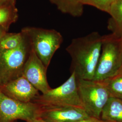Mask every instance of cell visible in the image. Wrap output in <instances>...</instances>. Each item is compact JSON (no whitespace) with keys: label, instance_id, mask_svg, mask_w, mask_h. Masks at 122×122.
Here are the masks:
<instances>
[{"label":"cell","instance_id":"1","mask_svg":"<svg viewBox=\"0 0 122 122\" xmlns=\"http://www.w3.org/2000/svg\"><path fill=\"white\" fill-rule=\"evenodd\" d=\"M103 36L97 32L72 39L66 51L71 58V73L77 79L92 80L100 56Z\"/></svg>","mask_w":122,"mask_h":122},{"label":"cell","instance_id":"2","mask_svg":"<svg viewBox=\"0 0 122 122\" xmlns=\"http://www.w3.org/2000/svg\"><path fill=\"white\" fill-rule=\"evenodd\" d=\"M21 32L25 36L36 55L48 69L55 52L63 42L61 33L55 30L25 27Z\"/></svg>","mask_w":122,"mask_h":122},{"label":"cell","instance_id":"3","mask_svg":"<svg viewBox=\"0 0 122 122\" xmlns=\"http://www.w3.org/2000/svg\"><path fill=\"white\" fill-rule=\"evenodd\" d=\"M122 60V37L113 33L103 36L100 56L92 80L103 81L118 74Z\"/></svg>","mask_w":122,"mask_h":122},{"label":"cell","instance_id":"4","mask_svg":"<svg viewBox=\"0 0 122 122\" xmlns=\"http://www.w3.org/2000/svg\"><path fill=\"white\" fill-rule=\"evenodd\" d=\"M32 102L40 107L70 106L83 109L74 72L71 73L70 77L60 86L39 94Z\"/></svg>","mask_w":122,"mask_h":122},{"label":"cell","instance_id":"5","mask_svg":"<svg viewBox=\"0 0 122 122\" xmlns=\"http://www.w3.org/2000/svg\"><path fill=\"white\" fill-rule=\"evenodd\" d=\"M79 95L83 109L90 117L100 119L102 111L110 97L101 81L76 78Z\"/></svg>","mask_w":122,"mask_h":122},{"label":"cell","instance_id":"6","mask_svg":"<svg viewBox=\"0 0 122 122\" xmlns=\"http://www.w3.org/2000/svg\"><path fill=\"white\" fill-rule=\"evenodd\" d=\"M30 50L29 43L24 35L22 42L16 48L0 51V86L22 76Z\"/></svg>","mask_w":122,"mask_h":122},{"label":"cell","instance_id":"7","mask_svg":"<svg viewBox=\"0 0 122 122\" xmlns=\"http://www.w3.org/2000/svg\"><path fill=\"white\" fill-rule=\"evenodd\" d=\"M40 106L32 102L24 103L5 95L0 90V122L18 119L28 121L39 118Z\"/></svg>","mask_w":122,"mask_h":122},{"label":"cell","instance_id":"8","mask_svg":"<svg viewBox=\"0 0 122 122\" xmlns=\"http://www.w3.org/2000/svg\"><path fill=\"white\" fill-rule=\"evenodd\" d=\"M47 70L42 61L31 49L22 75L42 94L47 93L51 89L47 81Z\"/></svg>","mask_w":122,"mask_h":122},{"label":"cell","instance_id":"9","mask_svg":"<svg viewBox=\"0 0 122 122\" xmlns=\"http://www.w3.org/2000/svg\"><path fill=\"white\" fill-rule=\"evenodd\" d=\"M82 108L70 107H40L39 118L49 122H74L89 118Z\"/></svg>","mask_w":122,"mask_h":122},{"label":"cell","instance_id":"10","mask_svg":"<svg viewBox=\"0 0 122 122\" xmlns=\"http://www.w3.org/2000/svg\"><path fill=\"white\" fill-rule=\"evenodd\" d=\"M0 90L6 96L24 103L32 102L39 95V91L23 75L0 86Z\"/></svg>","mask_w":122,"mask_h":122},{"label":"cell","instance_id":"11","mask_svg":"<svg viewBox=\"0 0 122 122\" xmlns=\"http://www.w3.org/2000/svg\"><path fill=\"white\" fill-rule=\"evenodd\" d=\"M100 119L108 122H122V99L110 96L102 111Z\"/></svg>","mask_w":122,"mask_h":122},{"label":"cell","instance_id":"12","mask_svg":"<svg viewBox=\"0 0 122 122\" xmlns=\"http://www.w3.org/2000/svg\"><path fill=\"white\" fill-rule=\"evenodd\" d=\"M56 6L61 12L73 17H80L83 15L84 0H49Z\"/></svg>","mask_w":122,"mask_h":122},{"label":"cell","instance_id":"13","mask_svg":"<svg viewBox=\"0 0 122 122\" xmlns=\"http://www.w3.org/2000/svg\"><path fill=\"white\" fill-rule=\"evenodd\" d=\"M108 13L111 16L109 29L115 35L122 37V0H117L114 2Z\"/></svg>","mask_w":122,"mask_h":122},{"label":"cell","instance_id":"14","mask_svg":"<svg viewBox=\"0 0 122 122\" xmlns=\"http://www.w3.org/2000/svg\"><path fill=\"white\" fill-rule=\"evenodd\" d=\"M109 92L110 96L122 99V73L101 81Z\"/></svg>","mask_w":122,"mask_h":122},{"label":"cell","instance_id":"15","mask_svg":"<svg viewBox=\"0 0 122 122\" xmlns=\"http://www.w3.org/2000/svg\"><path fill=\"white\" fill-rule=\"evenodd\" d=\"M24 35L21 32L15 33H6L0 41V51L16 48L22 42Z\"/></svg>","mask_w":122,"mask_h":122},{"label":"cell","instance_id":"16","mask_svg":"<svg viewBox=\"0 0 122 122\" xmlns=\"http://www.w3.org/2000/svg\"><path fill=\"white\" fill-rule=\"evenodd\" d=\"M18 18V10L15 5L0 6V26L9 28L11 24L16 22Z\"/></svg>","mask_w":122,"mask_h":122},{"label":"cell","instance_id":"17","mask_svg":"<svg viewBox=\"0 0 122 122\" xmlns=\"http://www.w3.org/2000/svg\"><path fill=\"white\" fill-rule=\"evenodd\" d=\"M117 0H84V5H89L94 6L101 11L108 13L109 9Z\"/></svg>","mask_w":122,"mask_h":122},{"label":"cell","instance_id":"18","mask_svg":"<svg viewBox=\"0 0 122 122\" xmlns=\"http://www.w3.org/2000/svg\"><path fill=\"white\" fill-rule=\"evenodd\" d=\"M74 122H108L104 121L101 119L90 117Z\"/></svg>","mask_w":122,"mask_h":122},{"label":"cell","instance_id":"19","mask_svg":"<svg viewBox=\"0 0 122 122\" xmlns=\"http://www.w3.org/2000/svg\"><path fill=\"white\" fill-rule=\"evenodd\" d=\"M16 0H0V6L15 5Z\"/></svg>","mask_w":122,"mask_h":122},{"label":"cell","instance_id":"20","mask_svg":"<svg viewBox=\"0 0 122 122\" xmlns=\"http://www.w3.org/2000/svg\"><path fill=\"white\" fill-rule=\"evenodd\" d=\"M9 29L8 27L3 26H0V41L3 35L6 33V31Z\"/></svg>","mask_w":122,"mask_h":122},{"label":"cell","instance_id":"21","mask_svg":"<svg viewBox=\"0 0 122 122\" xmlns=\"http://www.w3.org/2000/svg\"><path fill=\"white\" fill-rule=\"evenodd\" d=\"M25 122H49L46 121H45L44 120H43L40 118H35L32 120H31L30 121H26Z\"/></svg>","mask_w":122,"mask_h":122},{"label":"cell","instance_id":"22","mask_svg":"<svg viewBox=\"0 0 122 122\" xmlns=\"http://www.w3.org/2000/svg\"><path fill=\"white\" fill-rule=\"evenodd\" d=\"M119 72H121L122 73V63H121V67H120V69L119 70Z\"/></svg>","mask_w":122,"mask_h":122}]
</instances>
